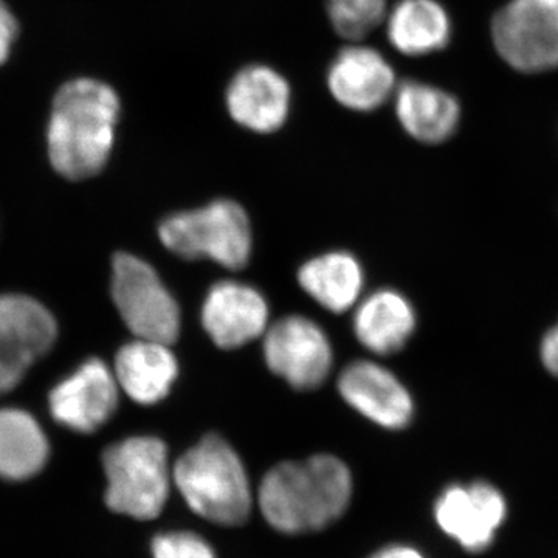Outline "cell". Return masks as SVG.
Here are the masks:
<instances>
[{"mask_svg":"<svg viewBox=\"0 0 558 558\" xmlns=\"http://www.w3.org/2000/svg\"><path fill=\"white\" fill-rule=\"evenodd\" d=\"M120 110L119 95L100 80L62 84L51 102L47 128L54 171L75 182L100 174L112 153Z\"/></svg>","mask_w":558,"mask_h":558,"instance_id":"6da1fadb","label":"cell"},{"mask_svg":"<svg viewBox=\"0 0 558 558\" xmlns=\"http://www.w3.org/2000/svg\"><path fill=\"white\" fill-rule=\"evenodd\" d=\"M351 497V472L332 454L281 462L266 473L258 492L264 519L289 535L311 534L336 523Z\"/></svg>","mask_w":558,"mask_h":558,"instance_id":"7a4b0ae2","label":"cell"},{"mask_svg":"<svg viewBox=\"0 0 558 558\" xmlns=\"http://www.w3.org/2000/svg\"><path fill=\"white\" fill-rule=\"evenodd\" d=\"M172 481L193 512L219 526H241L253 508L250 480L240 454L226 439L208 435L186 450Z\"/></svg>","mask_w":558,"mask_h":558,"instance_id":"3957f363","label":"cell"},{"mask_svg":"<svg viewBox=\"0 0 558 558\" xmlns=\"http://www.w3.org/2000/svg\"><path fill=\"white\" fill-rule=\"evenodd\" d=\"M108 488L106 505L113 512L135 520L160 515L168 498L172 473L163 440L132 436L113 444L102 454Z\"/></svg>","mask_w":558,"mask_h":558,"instance_id":"277c9868","label":"cell"},{"mask_svg":"<svg viewBox=\"0 0 558 558\" xmlns=\"http://www.w3.org/2000/svg\"><path fill=\"white\" fill-rule=\"evenodd\" d=\"M159 238L179 258L215 260L230 270L244 269L252 255L247 213L229 199L168 216L160 223Z\"/></svg>","mask_w":558,"mask_h":558,"instance_id":"5b68a950","label":"cell"},{"mask_svg":"<svg viewBox=\"0 0 558 558\" xmlns=\"http://www.w3.org/2000/svg\"><path fill=\"white\" fill-rule=\"evenodd\" d=\"M112 300L137 339L172 344L180 336L178 301L146 260L117 253L112 263Z\"/></svg>","mask_w":558,"mask_h":558,"instance_id":"8992f818","label":"cell"},{"mask_svg":"<svg viewBox=\"0 0 558 558\" xmlns=\"http://www.w3.org/2000/svg\"><path fill=\"white\" fill-rule=\"evenodd\" d=\"M502 60L520 72L558 68V0H510L492 24Z\"/></svg>","mask_w":558,"mask_h":558,"instance_id":"52a82bcc","label":"cell"},{"mask_svg":"<svg viewBox=\"0 0 558 558\" xmlns=\"http://www.w3.org/2000/svg\"><path fill=\"white\" fill-rule=\"evenodd\" d=\"M264 359L290 387L310 391L325 384L332 371V344L317 323L289 315L264 333Z\"/></svg>","mask_w":558,"mask_h":558,"instance_id":"ba28073f","label":"cell"},{"mask_svg":"<svg viewBox=\"0 0 558 558\" xmlns=\"http://www.w3.org/2000/svg\"><path fill=\"white\" fill-rule=\"evenodd\" d=\"M57 336V322L39 301L0 295V395L17 387L31 366L50 351Z\"/></svg>","mask_w":558,"mask_h":558,"instance_id":"9c48e42d","label":"cell"},{"mask_svg":"<svg viewBox=\"0 0 558 558\" xmlns=\"http://www.w3.org/2000/svg\"><path fill=\"white\" fill-rule=\"evenodd\" d=\"M506 519L508 501L487 481L451 484L435 502V520L440 531L469 553L490 548Z\"/></svg>","mask_w":558,"mask_h":558,"instance_id":"30bf717a","label":"cell"},{"mask_svg":"<svg viewBox=\"0 0 558 558\" xmlns=\"http://www.w3.org/2000/svg\"><path fill=\"white\" fill-rule=\"evenodd\" d=\"M201 318L216 347L238 349L269 329V304L258 289L226 279L209 288Z\"/></svg>","mask_w":558,"mask_h":558,"instance_id":"8fae6325","label":"cell"},{"mask_svg":"<svg viewBox=\"0 0 558 558\" xmlns=\"http://www.w3.org/2000/svg\"><path fill=\"white\" fill-rule=\"evenodd\" d=\"M119 405L116 374L100 359L83 363L50 395L54 421L73 432L92 433L105 425Z\"/></svg>","mask_w":558,"mask_h":558,"instance_id":"7c38bea8","label":"cell"},{"mask_svg":"<svg viewBox=\"0 0 558 558\" xmlns=\"http://www.w3.org/2000/svg\"><path fill=\"white\" fill-rule=\"evenodd\" d=\"M339 391L348 405L380 427L405 428L413 418L414 403L409 389L379 363H349L341 371Z\"/></svg>","mask_w":558,"mask_h":558,"instance_id":"4fadbf2b","label":"cell"},{"mask_svg":"<svg viewBox=\"0 0 558 558\" xmlns=\"http://www.w3.org/2000/svg\"><path fill=\"white\" fill-rule=\"evenodd\" d=\"M328 86L344 108L373 112L396 90L395 70L376 49L351 46L341 50L330 64Z\"/></svg>","mask_w":558,"mask_h":558,"instance_id":"5bb4252c","label":"cell"},{"mask_svg":"<svg viewBox=\"0 0 558 558\" xmlns=\"http://www.w3.org/2000/svg\"><path fill=\"white\" fill-rule=\"evenodd\" d=\"M227 108L233 120L250 131L259 134L278 131L289 116L288 81L267 65H248L231 81Z\"/></svg>","mask_w":558,"mask_h":558,"instance_id":"9a60e30c","label":"cell"},{"mask_svg":"<svg viewBox=\"0 0 558 558\" xmlns=\"http://www.w3.org/2000/svg\"><path fill=\"white\" fill-rule=\"evenodd\" d=\"M119 387L140 405H154L170 395L179 376V363L171 344L135 339L116 357Z\"/></svg>","mask_w":558,"mask_h":558,"instance_id":"2e32d148","label":"cell"},{"mask_svg":"<svg viewBox=\"0 0 558 558\" xmlns=\"http://www.w3.org/2000/svg\"><path fill=\"white\" fill-rule=\"evenodd\" d=\"M416 329V312L402 293L381 289L360 301L354 314V333L377 355L400 351Z\"/></svg>","mask_w":558,"mask_h":558,"instance_id":"e0dca14e","label":"cell"},{"mask_svg":"<svg viewBox=\"0 0 558 558\" xmlns=\"http://www.w3.org/2000/svg\"><path fill=\"white\" fill-rule=\"evenodd\" d=\"M396 113L411 137L435 145L454 134L461 109L447 92L416 81H407L396 92Z\"/></svg>","mask_w":558,"mask_h":558,"instance_id":"ac0fdd59","label":"cell"},{"mask_svg":"<svg viewBox=\"0 0 558 558\" xmlns=\"http://www.w3.org/2000/svg\"><path fill=\"white\" fill-rule=\"evenodd\" d=\"M299 282L319 306L332 314H343L359 303L365 275L351 253L330 252L303 264Z\"/></svg>","mask_w":558,"mask_h":558,"instance_id":"d6986e66","label":"cell"},{"mask_svg":"<svg viewBox=\"0 0 558 558\" xmlns=\"http://www.w3.org/2000/svg\"><path fill=\"white\" fill-rule=\"evenodd\" d=\"M449 14L436 0H400L388 16V38L396 50L422 57L449 44Z\"/></svg>","mask_w":558,"mask_h":558,"instance_id":"ffe728a7","label":"cell"},{"mask_svg":"<svg viewBox=\"0 0 558 558\" xmlns=\"http://www.w3.org/2000/svg\"><path fill=\"white\" fill-rule=\"evenodd\" d=\"M49 458V442L38 422L21 410H0V476L27 480Z\"/></svg>","mask_w":558,"mask_h":558,"instance_id":"44dd1931","label":"cell"},{"mask_svg":"<svg viewBox=\"0 0 558 558\" xmlns=\"http://www.w3.org/2000/svg\"><path fill=\"white\" fill-rule=\"evenodd\" d=\"M328 14L333 31L355 43L385 21L387 0H328Z\"/></svg>","mask_w":558,"mask_h":558,"instance_id":"7402d4cb","label":"cell"},{"mask_svg":"<svg viewBox=\"0 0 558 558\" xmlns=\"http://www.w3.org/2000/svg\"><path fill=\"white\" fill-rule=\"evenodd\" d=\"M153 558H216L211 545L190 531L161 532L150 543Z\"/></svg>","mask_w":558,"mask_h":558,"instance_id":"603a6c76","label":"cell"},{"mask_svg":"<svg viewBox=\"0 0 558 558\" xmlns=\"http://www.w3.org/2000/svg\"><path fill=\"white\" fill-rule=\"evenodd\" d=\"M17 21L5 0H0V65L5 64L17 38Z\"/></svg>","mask_w":558,"mask_h":558,"instance_id":"cb8c5ba5","label":"cell"},{"mask_svg":"<svg viewBox=\"0 0 558 558\" xmlns=\"http://www.w3.org/2000/svg\"><path fill=\"white\" fill-rule=\"evenodd\" d=\"M539 357L543 365L553 376L558 377V326L550 329L543 337L542 347H539Z\"/></svg>","mask_w":558,"mask_h":558,"instance_id":"d4e9b609","label":"cell"},{"mask_svg":"<svg viewBox=\"0 0 558 558\" xmlns=\"http://www.w3.org/2000/svg\"><path fill=\"white\" fill-rule=\"evenodd\" d=\"M369 558H425L421 550L407 545H392L381 548Z\"/></svg>","mask_w":558,"mask_h":558,"instance_id":"484cf974","label":"cell"}]
</instances>
